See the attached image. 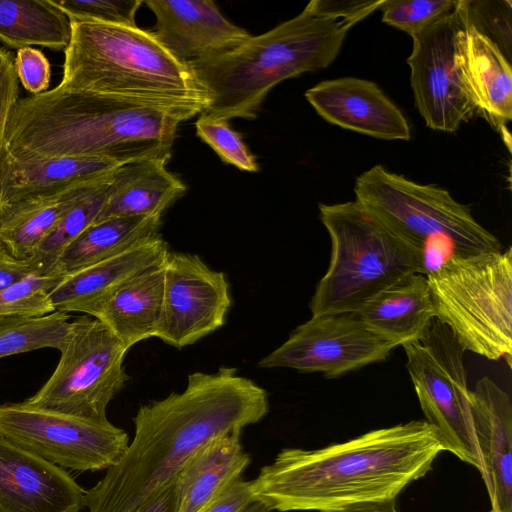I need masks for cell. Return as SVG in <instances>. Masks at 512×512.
Here are the masks:
<instances>
[{"mask_svg": "<svg viewBox=\"0 0 512 512\" xmlns=\"http://www.w3.org/2000/svg\"><path fill=\"white\" fill-rule=\"evenodd\" d=\"M363 321L396 346L421 338L435 318L426 276L409 275L367 301Z\"/></svg>", "mask_w": 512, "mask_h": 512, "instance_id": "obj_26", "label": "cell"}, {"mask_svg": "<svg viewBox=\"0 0 512 512\" xmlns=\"http://www.w3.org/2000/svg\"><path fill=\"white\" fill-rule=\"evenodd\" d=\"M320 512H398L396 499H380L347 504Z\"/></svg>", "mask_w": 512, "mask_h": 512, "instance_id": "obj_40", "label": "cell"}, {"mask_svg": "<svg viewBox=\"0 0 512 512\" xmlns=\"http://www.w3.org/2000/svg\"><path fill=\"white\" fill-rule=\"evenodd\" d=\"M166 164L145 159L119 165L96 222L112 217L162 216L186 192V186L167 170Z\"/></svg>", "mask_w": 512, "mask_h": 512, "instance_id": "obj_24", "label": "cell"}, {"mask_svg": "<svg viewBox=\"0 0 512 512\" xmlns=\"http://www.w3.org/2000/svg\"><path fill=\"white\" fill-rule=\"evenodd\" d=\"M241 512H271L267 506L262 504L261 502L254 501L249 504L244 510Z\"/></svg>", "mask_w": 512, "mask_h": 512, "instance_id": "obj_41", "label": "cell"}, {"mask_svg": "<svg viewBox=\"0 0 512 512\" xmlns=\"http://www.w3.org/2000/svg\"><path fill=\"white\" fill-rule=\"evenodd\" d=\"M70 20H91L136 26L135 15L141 0H52Z\"/></svg>", "mask_w": 512, "mask_h": 512, "instance_id": "obj_34", "label": "cell"}, {"mask_svg": "<svg viewBox=\"0 0 512 512\" xmlns=\"http://www.w3.org/2000/svg\"><path fill=\"white\" fill-rule=\"evenodd\" d=\"M38 274L30 261L19 260L0 246V290Z\"/></svg>", "mask_w": 512, "mask_h": 512, "instance_id": "obj_38", "label": "cell"}, {"mask_svg": "<svg viewBox=\"0 0 512 512\" xmlns=\"http://www.w3.org/2000/svg\"><path fill=\"white\" fill-rule=\"evenodd\" d=\"M459 0H382V21L411 37L451 13Z\"/></svg>", "mask_w": 512, "mask_h": 512, "instance_id": "obj_33", "label": "cell"}, {"mask_svg": "<svg viewBox=\"0 0 512 512\" xmlns=\"http://www.w3.org/2000/svg\"><path fill=\"white\" fill-rule=\"evenodd\" d=\"M156 24L153 33L179 61L190 67L221 56L251 35L233 24L211 0H146Z\"/></svg>", "mask_w": 512, "mask_h": 512, "instance_id": "obj_15", "label": "cell"}, {"mask_svg": "<svg viewBox=\"0 0 512 512\" xmlns=\"http://www.w3.org/2000/svg\"><path fill=\"white\" fill-rule=\"evenodd\" d=\"M199 110L69 91L19 98L3 148L15 157H94L168 162L179 125Z\"/></svg>", "mask_w": 512, "mask_h": 512, "instance_id": "obj_3", "label": "cell"}, {"mask_svg": "<svg viewBox=\"0 0 512 512\" xmlns=\"http://www.w3.org/2000/svg\"><path fill=\"white\" fill-rule=\"evenodd\" d=\"M58 87L132 101L184 106L201 113L208 100L192 68L152 31L136 26L70 20Z\"/></svg>", "mask_w": 512, "mask_h": 512, "instance_id": "obj_5", "label": "cell"}, {"mask_svg": "<svg viewBox=\"0 0 512 512\" xmlns=\"http://www.w3.org/2000/svg\"><path fill=\"white\" fill-rule=\"evenodd\" d=\"M269 411L265 389L234 367L189 374L186 388L142 405L120 459L86 491L89 512H138L204 445L256 424Z\"/></svg>", "mask_w": 512, "mask_h": 512, "instance_id": "obj_1", "label": "cell"}, {"mask_svg": "<svg viewBox=\"0 0 512 512\" xmlns=\"http://www.w3.org/2000/svg\"><path fill=\"white\" fill-rule=\"evenodd\" d=\"M354 192L355 201L417 252L424 276L451 255L502 250L470 208L437 185L419 184L375 165L356 178Z\"/></svg>", "mask_w": 512, "mask_h": 512, "instance_id": "obj_7", "label": "cell"}, {"mask_svg": "<svg viewBox=\"0 0 512 512\" xmlns=\"http://www.w3.org/2000/svg\"><path fill=\"white\" fill-rule=\"evenodd\" d=\"M68 313L0 316V359L38 349L59 350L70 328Z\"/></svg>", "mask_w": 512, "mask_h": 512, "instance_id": "obj_30", "label": "cell"}, {"mask_svg": "<svg viewBox=\"0 0 512 512\" xmlns=\"http://www.w3.org/2000/svg\"><path fill=\"white\" fill-rule=\"evenodd\" d=\"M163 263L123 282L84 313L100 321L129 350L155 337L162 306Z\"/></svg>", "mask_w": 512, "mask_h": 512, "instance_id": "obj_20", "label": "cell"}, {"mask_svg": "<svg viewBox=\"0 0 512 512\" xmlns=\"http://www.w3.org/2000/svg\"><path fill=\"white\" fill-rule=\"evenodd\" d=\"M18 100L19 80L14 58L10 52L0 48V152L4 146L9 117Z\"/></svg>", "mask_w": 512, "mask_h": 512, "instance_id": "obj_36", "label": "cell"}, {"mask_svg": "<svg viewBox=\"0 0 512 512\" xmlns=\"http://www.w3.org/2000/svg\"><path fill=\"white\" fill-rule=\"evenodd\" d=\"M0 436L59 467L107 470L129 444L128 434L108 419L92 420L27 404H0Z\"/></svg>", "mask_w": 512, "mask_h": 512, "instance_id": "obj_12", "label": "cell"}, {"mask_svg": "<svg viewBox=\"0 0 512 512\" xmlns=\"http://www.w3.org/2000/svg\"><path fill=\"white\" fill-rule=\"evenodd\" d=\"M60 358L29 405L86 419L107 420V407L129 380L127 349L100 321L81 315L70 322Z\"/></svg>", "mask_w": 512, "mask_h": 512, "instance_id": "obj_9", "label": "cell"}, {"mask_svg": "<svg viewBox=\"0 0 512 512\" xmlns=\"http://www.w3.org/2000/svg\"><path fill=\"white\" fill-rule=\"evenodd\" d=\"M435 318L465 351L512 364V249L451 255L426 275Z\"/></svg>", "mask_w": 512, "mask_h": 512, "instance_id": "obj_8", "label": "cell"}, {"mask_svg": "<svg viewBox=\"0 0 512 512\" xmlns=\"http://www.w3.org/2000/svg\"><path fill=\"white\" fill-rule=\"evenodd\" d=\"M85 494L63 468L0 436V512H79Z\"/></svg>", "mask_w": 512, "mask_h": 512, "instance_id": "obj_16", "label": "cell"}, {"mask_svg": "<svg viewBox=\"0 0 512 512\" xmlns=\"http://www.w3.org/2000/svg\"><path fill=\"white\" fill-rule=\"evenodd\" d=\"M241 431L219 436L200 448L176 476L177 512H199L241 478L250 463Z\"/></svg>", "mask_w": 512, "mask_h": 512, "instance_id": "obj_23", "label": "cell"}, {"mask_svg": "<svg viewBox=\"0 0 512 512\" xmlns=\"http://www.w3.org/2000/svg\"><path fill=\"white\" fill-rule=\"evenodd\" d=\"M397 346L370 328L358 312L312 316L258 362L260 368H291L336 378L385 361Z\"/></svg>", "mask_w": 512, "mask_h": 512, "instance_id": "obj_13", "label": "cell"}, {"mask_svg": "<svg viewBox=\"0 0 512 512\" xmlns=\"http://www.w3.org/2000/svg\"><path fill=\"white\" fill-rule=\"evenodd\" d=\"M164 282L155 337L177 349L221 328L232 306L226 274L198 255L170 251L163 261Z\"/></svg>", "mask_w": 512, "mask_h": 512, "instance_id": "obj_14", "label": "cell"}, {"mask_svg": "<svg viewBox=\"0 0 512 512\" xmlns=\"http://www.w3.org/2000/svg\"><path fill=\"white\" fill-rule=\"evenodd\" d=\"M70 38L71 21L52 0H0V41L5 45L64 51Z\"/></svg>", "mask_w": 512, "mask_h": 512, "instance_id": "obj_28", "label": "cell"}, {"mask_svg": "<svg viewBox=\"0 0 512 512\" xmlns=\"http://www.w3.org/2000/svg\"><path fill=\"white\" fill-rule=\"evenodd\" d=\"M168 252L169 245L160 233L117 255L62 276L49 293L54 311L84 314L123 282L162 264Z\"/></svg>", "mask_w": 512, "mask_h": 512, "instance_id": "obj_19", "label": "cell"}, {"mask_svg": "<svg viewBox=\"0 0 512 512\" xmlns=\"http://www.w3.org/2000/svg\"><path fill=\"white\" fill-rule=\"evenodd\" d=\"M62 276L33 274L0 290V316H42L54 312L49 293Z\"/></svg>", "mask_w": 512, "mask_h": 512, "instance_id": "obj_31", "label": "cell"}, {"mask_svg": "<svg viewBox=\"0 0 512 512\" xmlns=\"http://www.w3.org/2000/svg\"><path fill=\"white\" fill-rule=\"evenodd\" d=\"M490 512H499V511H497V510H495V509L491 508V511H490Z\"/></svg>", "mask_w": 512, "mask_h": 512, "instance_id": "obj_42", "label": "cell"}, {"mask_svg": "<svg viewBox=\"0 0 512 512\" xmlns=\"http://www.w3.org/2000/svg\"><path fill=\"white\" fill-rule=\"evenodd\" d=\"M319 215L331 257L309 303L312 316L357 312L401 279L423 275L417 252L359 202L319 204Z\"/></svg>", "mask_w": 512, "mask_h": 512, "instance_id": "obj_6", "label": "cell"}, {"mask_svg": "<svg viewBox=\"0 0 512 512\" xmlns=\"http://www.w3.org/2000/svg\"><path fill=\"white\" fill-rule=\"evenodd\" d=\"M119 163L94 157H15L0 152V206L101 177Z\"/></svg>", "mask_w": 512, "mask_h": 512, "instance_id": "obj_21", "label": "cell"}, {"mask_svg": "<svg viewBox=\"0 0 512 512\" xmlns=\"http://www.w3.org/2000/svg\"><path fill=\"white\" fill-rule=\"evenodd\" d=\"M254 501L252 480L240 478L199 512H241Z\"/></svg>", "mask_w": 512, "mask_h": 512, "instance_id": "obj_37", "label": "cell"}, {"mask_svg": "<svg viewBox=\"0 0 512 512\" xmlns=\"http://www.w3.org/2000/svg\"><path fill=\"white\" fill-rule=\"evenodd\" d=\"M114 171L99 186L75 203L36 248L29 261L38 274H52V269L63 250L97 221L109 198Z\"/></svg>", "mask_w": 512, "mask_h": 512, "instance_id": "obj_29", "label": "cell"}, {"mask_svg": "<svg viewBox=\"0 0 512 512\" xmlns=\"http://www.w3.org/2000/svg\"><path fill=\"white\" fill-rule=\"evenodd\" d=\"M195 127L198 137L208 144L223 162L242 171L259 170L255 156L244 143L241 134L231 128L228 120L201 113Z\"/></svg>", "mask_w": 512, "mask_h": 512, "instance_id": "obj_32", "label": "cell"}, {"mask_svg": "<svg viewBox=\"0 0 512 512\" xmlns=\"http://www.w3.org/2000/svg\"><path fill=\"white\" fill-rule=\"evenodd\" d=\"M14 67L18 80L32 95L48 90L51 68L42 51L32 47L17 50Z\"/></svg>", "mask_w": 512, "mask_h": 512, "instance_id": "obj_35", "label": "cell"}, {"mask_svg": "<svg viewBox=\"0 0 512 512\" xmlns=\"http://www.w3.org/2000/svg\"><path fill=\"white\" fill-rule=\"evenodd\" d=\"M162 216L112 217L93 223L60 254L52 274L64 276L160 234Z\"/></svg>", "mask_w": 512, "mask_h": 512, "instance_id": "obj_27", "label": "cell"}, {"mask_svg": "<svg viewBox=\"0 0 512 512\" xmlns=\"http://www.w3.org/2000/svg\"><path fill=\"white\" fill-rule=\"evenodd\" d=\"M469 405L491 506L512 512L511 398L491 378L483 377L469 390Z\"/></svg>", "mask_w": 512, "mask_h": 512, "instance_id": "obj_18", "label": "cell"}, {"mask_svg": "<svg viewBox=\"0 0 512 512\" xmlns=\"http://www.w3.org/2000/svg\"><path fill=\"white\" fill-rule=\"evenodd\" d=\"M443 446L425 420L366 432L319 449H282L252 480L254 500L270 511L327 510L396 499L425 476Z\"/></svg>", "mask_w": 512, "mask_h": 512, "instance_id": "obj_2", "label": "cell"}, {"mask_svg": "<svg viewBox=\"0 0 512 512\" xmlns=\"http://www.w3.org/2000/svg\"><path fill=\"white\" fill-rule=\"evenodd\" d=\"M420 407L442 443L483 475L469 405L464 352L451 330L434 318L419 339L402 345Z\"/></svg>", "mask_w": 512, "mask_h": 512, "instance_id": "obj_10", "label": "cell"}, {"mask_svg": "<svg viewBox=\"0 0 512 512\" xmlns=\"http://www.w3.org/2000/svg\"><path fill=\"white\" fill-rule=\"evenodd\" d=\"M462 67L477 112L504 132L512 119L511 64L501 48L471 21Z\"/></svg>", "mask_w": 512, "mask_h": 512, "instance_id": "obj_25", "label": "cell"}, {"mask_svg": "<svg viewBox=\"0 0 512 512\" xmlns=\"http://www.w3.org/2000/svg\"><path fill=\"white\" fill-rule=\"evenodd\" d=\"M305 98L317 114L341 128L384 140L411 138L407 118L370 80L342 77L309 88Z\"/></svg>", "mask_w": 512, "mask_h": 512, "instance_id": "obj_17", "label": "cell"}, {"mask_svg": "<svg viewBox=\"0 0 512 512\" xmlns=\"http://www.w3.org/2000/svg\"><path fill=\"white\" fill-rule=\"evenodd\" d=\"M359 20L326 11L320 0L237 48L191 66L207 95L203 114L255 119L270 90L303 73L328 67Z\"/></svg>", "mask_w": 512, "mask_h": 512, "instance_id": "obj_4", "label": "cell"}, {"mask_svg": "<svg viewBox=\"0 0 512 512\" xmlns=\"http://www.w3.org/2000/svg\"><path fill=\"white\" fill-rule=\"evenodd\" d=\"M179 506L176 477L148 499L138 512H177Z\"/></svg>", "mask_w": 512, "mask_h": 512, "instance_id": "obj_39", "label": "cell"}, {"mask_svg": "<svg viewBox=\"0 0 512 512\" xmlns=\"http://www.w3.org/2000/svg\"><path fill=\"white\" fill-rule=\"evenodd\" d=\"M112 172L50 193L1 205L0 246L16 259L29 261L64 214Z\"/></svg>", "mask_w": 512, "mask_h": 512, "instance_id": "obj_22", "label": "cell"}, {"mask_svg": "<svg viewBox=\"0 0 512 512\" xmlns=\"http://www.w3.org/2000/svg\"><path fill=\"white\" fill-rule=\"evenodd\" d=\"M467 0L412 36L407 63L415 106L426 126L455 132L477 112L465 81L463 51L469 26Z\"/></svg>", "mask_w": 512, "mask_h": 512, "instance_id": "obj_11", "label": "cell"}]
</instances>
